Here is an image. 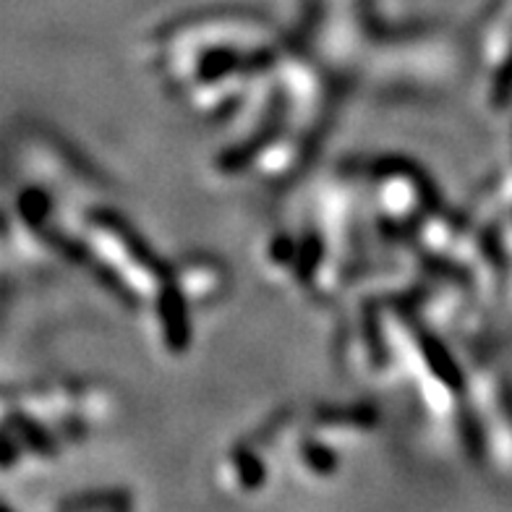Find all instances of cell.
I'll list each match as a JSON object with an SVG mask.
<instances>
[{
    "label": "cell",
    "instance_id": "6da1fadb",
    "mask_svg": "<svg viewBox=\"0 0 512 512\" xmlns=\"http://www.w3.org/2000/svg\"><path fill=\"white\" fill-rule=\"evenodd\" d=\"M285 42L264 16L207 11L165 24L149 40V63L183 108L207 121H228Z\"/></svg>",
    "mask_w": 512,
    "mask_h": 512
},
{
    "label": "cell",
    "instance_id": "7a4b0ae2",
    "mask_svg": "<svg viewBox=\"0 0 512 512\" xmlns=\"http://www.w3.org/2000/svg\"><path fill=\"white\" fill-rule=\"evenodd\" d=\"M118 413V398L89 379H48L3 395V473L42 471Z\"/></svg>",
    "mask_w": 512,
    "mask_h": 512
},
{
    "label": "cell",
    "instance_id": "3957f363",
    "mask_svg": "<svg viewBox=\"0 0 512 512\" xmlns=\"http://www.w3.org/2000/svg\"><path fill=\"white\" fill-rule=\"evenodd\" d=\"M366 217L377 223L387 238H408L439 204L437 189L424 170L403 157H382L361 173Z\"/></svg>",
    "mask_w": 512,
    "mask_h": 512
},
{
    "label": "cell",
    "instance_id": "277c9868",
    "mask_svg": "<svg viewBox=\"0 0 512 512\" xmlns=\"http://www.w3.org/2000/svg\"><path fill=\"white\" fill-rule=\"evenodd\" d=\"M479 92L489 108H502L512 92V8L510 0L492 8L473 37Z\"/></svg>",
    "mask_w": 512,
    "mask_h": 512
},
{
    "label": "cell",
    "instance_id": "5b68a950",
    "mask_svg": "<svg viewBox=\"0 0 512 512\" xmlns=\"http://www.w3.org/2000/svg\"><path fill=\"white\" fill-rule=\"evenodd\" d=\"M277 455L270 434L264 426L233 442L228 450L217 458L212 468V481L228 497H251L264 492L272 481Z\"/></svg>",
    "mask_w": 512,
    "mask_h": 512
},
{
    "label": "cell",
    "instance_id": "8992f818",
    "mask_svg": "<svg viewBox=\"0 0 512 512\" xmlns=\"http://www.w3.org/2000/svg\"><path fill=\"white\" fill-rule=\"evenodd\" d=\"M170 277L194 311L215 306L230 285L228 267L209 254H189L170 262Z\"/></svg>",
    "mask_w": 512,
    "mask_h": 512
},
{
    "label": "cell",
    "instance_id": "52a82bcc",
    "mask_svg": "<svg viewBox=\"0 0 512 512\" xmlns=\"http://www.w3.org/2000/svg\"><path fill=\"white\" fill-rule=\"evenodd\" d=\"M58 510H131L134 507V499L131 494L123 492V489H95V492L74 494V497H66L58 502Z\"/></svg>",
    "mask_w": 512,
    "mask_h": 512
}]
</instances>
